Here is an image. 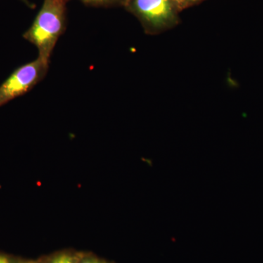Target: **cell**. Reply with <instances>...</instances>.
I'll return each mask as SVG.
<instances>
[{"label": "cell", "mask_w": 263, "mask_h": 263, "mask_svg": "<svg viewBox=\"0 0 263 263\" xmlns=\"http://www.w3.org/2000/svg\"><path fill=\"white\" fill-rule=\"evenodd\" d=\"M67 0H44L32 25L23 34L24 39L37 48L39 57L49 62L59 37L65 29Z\"/></svg>", "instance_id": "cell-1"}, {"label": "cell", "mask_w": 263, "mask_h": 263, "mask_svg": "<svg viewBox=\"0 0 263 263\" xmlns=\"http://www.w3.org/2000/svg\"><path fill=\"white\" fill-rule=\"evenodd\" d=\"M49 62L37 60L15 69L0 86V107L30 91L44 79Z\"/></svg>", "instance_id": "cell-2"}, {"label": "cell", "mask_w": 263, "mask_h": 263, "mask_svg": "<svg viewBox=\"0 0 263 263\" xmlns=\"http://www.w3.org/2000/svg\"><path fill=\"white\" fill-rule=\"evenodd\" d=\"M130 5L148 33L155 34L176 23L179 9L171 0H133Z\"/></svg>", "instance_id": "cell-3"}, {"label": "cell", "mask_w": 263, "mask_h": 263, "mask_svg": "<svg viewBox=\"0 0 263 263\" xmlns=\"http://www.w3.org/2000/svg\"><path fill=\"white\" fill-rule=\"evenodd\" d=\"M82 252L62 251L38 260L39 263H79Z\"/></svg>", "instance_id": "cell-4"}, {"label": "cell", "mask_w": 263, "mask_h": 263, "mask_svg": "<svg viewBox=\"0 0 263 263\" xmlns=\"http://www.w3.org/2000/svg\"><path fill=\"white\" fill-rule=\"evenodd\" d=\"M85 4L97 5V6H106L117 4V3H127L128 0H81Z\"/></svg>", "instance_id": "cell-5"}, {"label": "cell", "mask_w": 263, "mask_h": 263, "mask_svg": "<svg viewBox=\"0 0 263 263\" xmlns=\"http://www.w3.org/2000/svg\"><path fill=\"white\" fill-rule=\"evenodd\" d=\"M79 263H113L105 260V259L99 258L91 254L81 253Z\"/></svg>", "instance_id": "cell-6"}, {"label": "cell", "mask_w": 263, "mask_h": 263, "mask_svg": "<svg viewBox=\"0 0 263 263\" xmlns=\"http://www.w3.org/2000/svg\"><path fill=\"white\" fill-rule=\"evenodd\" d=\"M21 258L0 252V263H18Z\"/></svg>", "instance_id": "cell-7"}, {"label": "cell", "mask_w": 263, "mask_h": 263, "mask_svg": "<svg viewBox=\"0 0 263 263\" xmlns=\"http://www.w3.org/2000/svg\"><path fill=\"white\" fill-rule=\"evenodd\" d=\"M171 1H172L179 10H182L183 8H186V5L183 0H171Z\"/></svg>", "instance_id": "cell-8"}, {"label": "cell", "mask_w": 263, "mask_h": 263, "mask_svg": "<svg viewBox=\"0 0 263 263\" xmlns=\"http://www.w3.org/2000/svg\"><path fill=\"white\" fill-rule=\"evenodd\" d=\"M185 5L188 6L190 5L195 4V3H199V2L202 1V0H183Z\"/></svg>", "instance_id": "cell-9"}, {"label": "cell", "mask_w": 263, "mask_h": 263, "mask_svg": "<svg viewBox=\"0 0 263 263\" xmlns=\"http://www.w3.org/2000/svg\"><path fill=\"white\" fill-rule=\"evenodd\" d=\"M21 1L23 2L24 4L27 5V6H28L29 8H34V7H35V5H34L32 4V3H31L29 1V0H21Z\"/></svg>", "instance_id": "cell-10"}, {"label": "cell", "mask_w": 263, "mask_h": 263, "mask_svg": "<svg viewBox=\"0 0 263 263\" xmlns=\"http://www.w3.org/2000/svg\"><path fill=\"white\" fill-rule=\"evenodd\" d=\"M18 263H39L38 260L32 261V260H26V259H21Z\"/></svg>", "instance_id": "cell-11"}]
</instances>
